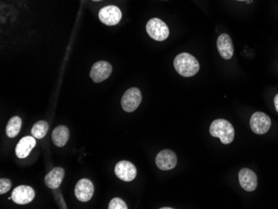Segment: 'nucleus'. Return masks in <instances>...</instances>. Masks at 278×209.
<instances>
[{"label":"nucleus","instance_id":"f3484780","mask_svg":"<svg viewBox=\"0 0 278 209\" xmlns=\"http://www.w3.org/2000/svg\"><path fill=\"white\" fill-rule=\"evenodd\" d=\"M22 126V120L18 116H14L10 118L6 127V134L9 138H14L18 135Z\"/></svg>","mask_w":278,"mask_h":209},{"label":"nucleus","instance_id":"f03ea898","mask_svg":"<svg viewBox=\"0 0 278 209\" xmlns=\"http://www.w3.org/2000/svg\"><path fill=\"white\" fill-rule=\"evenodd\" d=\"M210 134L215 138H218L223 144L232 143L235 136V131L233 125L225 119H216L210 126Z\"/></svg>","mask_w":278,"mask_h":209},{"label":"nucleus","instance_id":"0eeeda50","mask_svg":"<svg viewBox=\"0 0 278 209\" xmlns=\"http://www.w3.org/2000/svg\"><path fill=\"white\" fill-rule=\"evenodd\" d=\"M113 68L107 61H98L93 64L91 68L90 77L93 82L101 83L111 75Z\"/></svg>","mask_w":278,"mask_h":209},{"label":"nucleus","instance_id":"aec40b11","mask_svg":"<svg viewBox=\"0 0 278 209\" xmlns=\"http://www.w3.org/2000/svg\"><path fill=\"white\" fill-rule=\"evenodd\" d=\"M12 187V182L8 178H1L0 179V194H5L10 190Z\"/></svg>","mask_w":278,"mask_h":209},{"label":"nucleus","instance_id":"2eb2a0df","mask_svg":"<svg viewBox=\"0 0 278 209\" xmlns=\"http://www.w3.org/2000/svg\"><path fill=\"white\" fill-rule=\"evenodd\" d=\"M64 175H65V172L64 168L57 167L50 171L49 173L45 176L44 182L49 189H56L61 185Z\"/></svg>","mask_w":278,"mask_h":209},{"label":"nucleus","instance_id":"b1692460","mask_svg":"<svg viewBox=\"0 0 278 209\" xmlns=\"http://www.w3.org/2000/svg\"><path fill=\"white\" fill-rule=\"evenodd\" d=\"M238 1H246V0H238Z\"/></svg>","mask_w":278,"mask_h":209},{"label":"nucleus","instance_id":"1a4fd4ad","mask_svg":"<svg viewBox=\"0 0 278 209\" xmlns=\"http://www.w3.org/2000/svg\"><path fill=\"white\" fill-rule=\"evenodd\" d=\"M94 188L93 182L87 178L80 180L76 184L74 189L75 196L80 202H88L93 195Z\"/></svg>","mask_w":278,"mask_h":209},{"label":"nucleus","instance_id":"5701e85b","mask_svg":"<svg viewBox=\"0 0 278 209\" xmlns=\"http://www.w3.org/2000/svg\"><path fill=\"white\" fill-rule=\"evenodd\" d=\"M93 1H95V2H97V1H102V0H93Z\"/></svg>","mask_w":278,"mask_h":209},{"label":"nucleus","instance_id":"39448f33","mask_svg":"<svg viewBox=\"0 0 278 209\" xmlns=\"http://www.w3.org/2000/svg\"><path fill=\"white\" fill-rule=\"evenodd\" d=\"M271 125V120L267 114L262 112H257L252 114L250 119V126L257 134H265L268 132Z\"/></svg>","mask_w":278,"mask_h":209},{"label":"nucleus","instance_id":"a211bd4d","mask_svg":"<svg viewBox=\"0 0 278 209\" xmlns=\"http://www.w3.org/2000/svg\"><path fill=\"white\" fill-rule=\"evenodd\" d=\"M48 123L46 121H39L33 126L31 133L35 139H42L48 133Z\"/></svg>","mask_w":278,"mask_h":209},{"label":"nucleus","instance_id":"423d86ee","mask_svg":"<svg viewBox=\"0 0 278 209\" xmlns=\"http://www.w3.org/2000/svg\"><path fill=\"white\" fill-rule=\"evenodd\" d=\"M98 18L106 25H116L122 18V12L117 6L109 5L101 9L98 13Z\"/></svg>","mask_w":278,"mask_h":209},{"label":"nucleus","instance_id":"9b49d317","mask_svg":"<svg viewBox=\"0 0 278 209\" xmlns=\"http://www.w3.org/2000/svg\"><path fill=\"white\" fill-rule=\"evenodd\" d=\"M12 200L17 204L24 205L34 200L35 192L30 186H18L12 193Z\"/></svg>","mask_w":278,"mask_h":209},{"label":"nucleus","instance_id":"6ab92c4d","mask_svg":"<svg viewBox=\"0 0 278 209\" xmlns=\"http://www.w3.org/2000/svg\"><path fill=\"white\" fill-rule=\"evenodd\" d=\"M109 209H127V204L125 203L124 201L119 198H115L112 199L111 202H109Z\"/></svg>","mask_w":278,"mask_h":209},{"label":"nucleus","instance_id":"412c9836","mask_svg":"<svg viewBox=\"0 0 278 209\" xmlns=\"http://www.w3.org/2000/svg\"><path fill=\"white\" fill-rule=\"evenodd\" d=\"M274 105H275L276 112L278 113V93L275 96V98H274Z\"/></svg>","mask_w":278,"mask_h":209},{"label":"nucleus","instance_id":"9d476101","mask_svg":"<svg viewBox=\"0 0 278 209\" xmlns=\"http://www.w3.org/2000/svg\"><path fill=\"white\" fill-rule=\"evenodd\" d=\"M115 174L119 179L131 182L137 176V168L129 161H120L115 166Z\"/></svg>","mask_w":278,"mask_h":209},{"label":"nucleus","instance_id":"ddd939ff","mask_svg":"<svg viewBox=\"0 0 278 209\" xmlns=\"http://www.w3.org/2000/svg\"><path fill=\"white\" fill-rule=\"evenodd\" d=\"M217 50L221 55L222 59H232L234 53V48H233V41L229 34H222L218 37L217 40Z\"/></svg>","mask_w":278,"mask_h":209},{"label":"nucleus","instance_id":"20e7f679","mask_svg":"<svg viewBox=\"0 0 278 209\" xmlns=\"http://www.w3.org/2000/svg\"><path fill=\"white\" fill-rule=\"evenodd\" d=\"M142 101V93L138 88H131L128 89L122 96L121 104L124 111L132 113L135 111L140 105Z\"/></svg>","mask_w":278,"mask_h":209},{"label":"nucleus","instance_id":"4be33fe9","mask_svg":"<svg viewBox=\"0 0 278 209\" xmlns=\"http://www.w3.org/2000/svg\"><path fill=\"white\" fill-rule=\"evenodd\" d=\"M162 209H172V207H161Z\"/></svg>","mask_w":278,"mask_h":209},{"label":"nucleus","instance_id":"4468645a","mask_svg":"<svg viewBox=\"0 0 278 209\" xmlns=\"http://www.w3.org/2000/svg\"><path fill=\"white\" fill-rule=\"evenodd\" d=\"M35 145H36V140L34 136L24 137L17 144L16 149H15L17 157L18 159L27 158L31 151L34 149Z\"/></svg>","mask_w":278,"mask_h":209},{"label":"nucleus","instance_id":"6e6552de","mask_svg":"<svg viewBox=\"0 0 278 209\" xmlns=\"http://www.w3.org/2000/svg\"><path fill=\"white\" fill-rule=\"evenodd\" d=\"M155 162H156L157 166L161 170H171L176 167L178 164V158L174 152L169 149H164L157 155Z\"/></svg>","mask_w":278,"mask_h":209},{"label":"nucleus","instance_id":"dca6fc26","mask_svg":"<svg viewBox=\"0 0 278 209\" xmlns=\"http://www.w3.org/2000/svg\"><path fill=\"white\" fill-rule=\"evenodd\" d=\"M69 139V130L66 126L55 127L52 133V141L58 147H64Z\"/></svg>","mask_w":278,"mask_h":209},{"label":"nucleus","instance_id":"7ed1b4c3","mask_svg":"<svg viewBox=\"0 0 278 209\" xmlns=\"http://www.w3.org/2000/svg\"><path fill=\"white\" fill-rule=\"evenodd\" d=\"M146 30L151 39L156 41H164L169 36V29L167 24L158 18H151L147 22Z\"/></svg>","mask_w":278,"mask_h":209},{"label":"nucleus","instance_id":"f257e3e1","mask_svg":"<svg viewBox=\"0 0 278 209\" xmlns=\"http://www.w3.org/2000/svg\"><path fill=\"white\" fill-rule=\"evenodd\" d=\"M175 69L183 77H192L197 74L200 69L197 59L188 53H182L176 55L173 61Z\"/></svg>","mask_w":278,"mask_h":209},{"label":"nucleus","instance_id":"f8f14e48","mask_svg":"<svg viewBox=\"0 0 278 209\" xmlns=\"http://www.w3.org/2000/svg\"><path fill=\"white\" fill-rule=\"evenodd\" d=\"M240 185L247 192H252L258 187V176L249 168H242L238 173Z\"/></svg>","mask_w":278,"mask_h":209}]
</instances>
